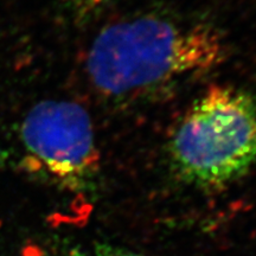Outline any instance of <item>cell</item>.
<instances>
[{
    "label": "cell",
    "instance_id": "cell-3",
    "mask_svg": "<svg viewBox=\"0 0 256 256\" xmlns=\"http://www.w3.org/2000/svg\"><path fill=\"white\" fill-rule=\"evenodd\" d=\"M28 164L60 186L83 191L92 184L100 153L88 112L76 102L46 100L34 104L19 127Z\"/></svg>",
    "mask_w": 256,
    "mask_h": 256
},
{
    "label": "cell",
    "instance_id": "cell-5",
    "mask_svg": "<svg viewBox=\"0 0 256 256\" xmlns=\"http://www.w3.org/2000/svg\"><path fill=\"white\" fill-rule=\"evenodd\" d=\"M114 0H60L64 8L78 20L87 19L104 10Z\"/></svg>",
    "mask_w": 256,
    "mask_h": 256
},
{
    "label": "cell",
    "instance_id": "cell-2",
    "mask_svg": "<svg viewBox=\"0 0 256 256\" xmlns=\"http://www.w3.org/2000/svg\"><path fill=\"white\" fill-rule=\"evenodd\" d=\"M172 168L186 183L226 188L256 162V94L214 86L186 110L168 140Z\"/></svg>",
    "mask_w": 256,
    "mask_h": 256
},
{
    "label": "cell",
    "instance_id": "cell-1",
    "mask_svg": "<svg viewBox=\"0 0 256 256\" xmlns=\"http://www.w3.org/2000/svg\"><path fill=\"white\" fill-rule=\"evenodd\" d=\"M226 46L216 28L158 16H142L104 28L92 43L87 72L110 98H130L217 68Z\"/></svg>",
    "mask_w": 256,
    "mask_h": 256
},
{
    "label": "cell",
    "instance_id": "cell-4",
    "mask_svg": "<svg viewBox=\"0 0 256 256\" xmlns=\"http://www.w3.org/2000/svg\"><path fill=\"white\" fill-rule=\"evenodd\" d=\"M43 256H148L102 242L62 243L43 252Z\"/></svg>",
    "mask_w": 256,
    "mask_h": 256
}]
</instances>
